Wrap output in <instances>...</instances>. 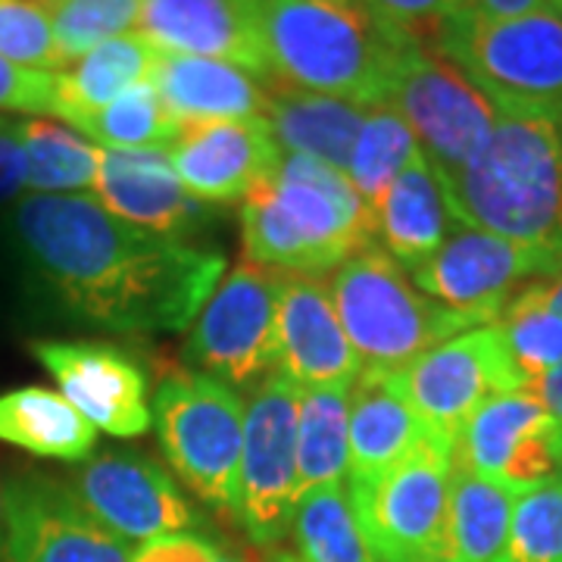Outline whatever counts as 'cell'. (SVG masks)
<instances>
[{"label":"cell","instance_id":"cell-46","mask_svg":"<svg viewBox=\"0 0 562 562\" xmlns=\"http://www.w3.org/2000/svg\"><path fill=\"white\" fill-rule=\"evenodd\" d=\"M0 538H3V484H0Z\"/></svg>","mask_w":562,"mask_h":562},{"label":"cell","instance_id":"cell-4","mask_svg":"<svg viewBox=\"0 0 562 562\" xmlns=\"http://www.w3.org/2000/svg\"><path fill=\"white\" fill-rule=\"evenodd\" d=\"M362 0H266L262 44L269 76L303 91L382 106L401 47Z\"/></svg>","mask_w":562,"mask_h":562},{"label":"cell","instance_id":"cell-35","mask_svg":"<svg viewBox=\"0 0 562 562\" xmlns=\"http://www.w3.org/2000/svg\"><path fill=\"white\" fill-rule=\"evenodd\" d=\"M50 16L63 66L81 60L103 41L128 35L140 22L144 0H38Z\"/></svg>","mask_w":562,"mask_h":562},{"label":"cell","instance_id":"cell-37","mask_svg":"<svg viewBox=\"0 0 562 562\" xmlns=\"http://www.w3.org/2000/svg\"><path fill=\"white\" fill-rule=\"evenodd\" d=\"M0 57L44 72L63 69L50 16L38 0H0Z\"/></svg>","mask_w":562,"mask_h":562},{"label":"cell","instance_id":"cell-43","mask_svg":"<svg viewBox=\"0 0 562 562\" xmlns=\"http://www.w3.org/2000/svg\"><path fill=\"white\" fill-rule=\"evenodd\" d=\"M531 397H538L543 409L553 416V419L562 422V366H557L550 375H543L541 382H535L531 387H525Z\"/></svg>","mask_w":562,"mask_h":562},{"label":"cell","instance_id":"cell-33","mask_svg":"<svg viewBox=\"0 0 562 562\" xmlns=\"http://www.w3.org/2000/svg\"><path fill=\"white\" fill-rule=\"evenodd\" d=\"M291 531L301 562H379L362 538L344 484L303 494Z\"/></svg>","mask_w":562,"mask_h":562},{"label":"cell","instance_id":"cell-49","mask_svg":"<svg viewBox=\"0 0 562 562\" xmlns=\"http://www.w3.org/2000/svg\"><path fill=\"white\" fill-rule=\"evenodd\" d=\"M262 3H266V0H262Z\"/></svg>","mask_w":562,"mask_h":562},{"label":"cell","instance_id":"cell-13","mask_svg":"<svg viewBox=\"0 0 562 562\" xmlns=\"http://www.w3.org/2000/svg\"><path fill=\"white\" fill-rule=\"evenodd\" d=\"M547 279L557 272L535 250L472 225H457L438 254L413 269V284L425 297L479 325L497 322L528 284Z\"/></svg>","mask_w":562,"mask_h":562},{"label":"cell","instance_id":"cell-14","mask_svg":"<svg viewBox=\"0 0 562 562\" xmlns=\"http://www.w3.org/2000/svg\"><path fill=\"white\" fill-rule=\"evenodd\" d=\"M76 501L125 543L191 531L201 522L194 506L160 462L135 450H106L79 462L66 479Z\"/></svg>","mask_w":562,"mask_h":562},{"label":"cell","instance_id":"cell-36","mask_svg":"<svg viewBox=\"0 0 562 562\" xmlns=\"http://www.w3.org/2000/svg\"><path fill=\"white\" fill-rule=\"evenodd\" d=\"M501 562H562V482L516 497Z\"/></svg>","mask_w":562,"mask_h":562},{"label":"cell","instance_id":"cell-6","mask_svg":"<svg viewBox=\"0 0 562 562\" xmlns=\"http://www.w3.org/2000/svg\"><path fill=\"white\" fill-rule=\"evenodd\" d=\"M431 47L457 63L497 113L562 122V16L553 7L516 20L465 10Z\"/></svg>","mask_w":562,"mask_h":562},{"label":"cell","instance_id":"cell-41","mask_svg":"<svg viewBox=\"0 0 562 562\" xmlns=\"http://www.w3.org/2000/svg\"><path fill=\"white\" fill-rule=\"evenodd\" d=\"M29 194V162L22 122L0 116V210L16 206Z\"/></svg>","mask_w":562,"mask_h":562},{"label":"cell","instance_id":"cell-30","mask_svg":"<svg viewBox=\"0 0 562 562\" xmlns=\"http://www.w3.org/2000/svg\"><path fill=\"white\" fill-rule=\"evenodd\" d=\"M66 125L101 150H169L179 135V122L166 110L154 81L125 91L101 110L72 116Z\"/></svg>","mask_w":562,"mask_h":562},{"label":"cell","instance_id":"cell-45","mask_svg":"<svg viewBox=\"0 0 562 562\" xmlns=\"http://www.w3.org/2000/svg\"><path fill=\"white\" fill-rule=\"evenodd\" d=\"M272 562H301V557H291V553H279Z\"/></svg>","mask_w":562,"mask_h":562},{"label":"cell","instance_id":"cell-32","mask_svg":"<svg viewBox=\"0 0 562 562\" xmlns=\"http://www.w3.org/2000/svg\"><path fill=\"white\" fill-rule=\"evenodd\" d=\"M419 154V140L413 138V132L394 110L369 106L347 162V179L369 213H375L387 188Z\"/></svg>","mask_w":562,"mask_h":562},{"label":"cell","instance_id":"cell-23","mask_svg":"<svg viewBox=\"0 0 562 562\" xmlns=\"http://www.w3.org/2000/svg\"><path fill=\"white\" fill-rule=\"evenodd\" d=\"M154 88L176 122L254 120L266 113L269 79L250 69L188 54H162L154 66Z\"/></svg>","mask_w":562,"mask_h":562},{"label":"cell","instance_id":"cell-31","mask_svg":"<svg viewBox=\"0 0 562 562\" xmlns=\"http://www.w3.org/2000/svg\"><path fill=\"white\" fill-rule=\"evenodd\" d=\"M22 122V144L29 162V194H79L94 188L101 147L60 122Z\"/></svg>","mask_w":562,"mask_h":562},{"label":"cell","instance_id":"cell-29","mask_svg":"<svg viewBox=\"0 0 562 562\" xmlns=\"http://www.w3.org/2000/svg\"><path fill=\"white\" fill-rule=\"evenodd\" d=\"M350 469V387H310L297 406V494L338 487Z\"/></svg>","mask_w":562,"mask_h":562},{"label":"cell","instance_id":"cell-38","mask_svg":"<svg viewBox=\"0 0 562 562\" xmlns=\"http://www.w3.org/2000/svg\"><path fill=\"white\" fill-rule=\"evenodd\" d=\"M375 22L391 35L419 44H435L453 16L472 10V0H362Z\"/></svg>","mask_w":562,"mask_h":562},{"label":"cell","instance_id":"cell-34","mask_svg":"<svg viewBox=\"0 0 562 562\" xmlns=\"http://www.w3.org/2000/svg\"><path fill=\"white\" fill-rule=\"evenodd\" d=\"M535 284H528L494 322L522 391L562 366V316L543 306Z\"/></svg>","mask_w":562,"mask_h":562},{"label":"cell","instance_id":"cell-9","mask_svg":"<svg viewBox=\"0 0 562 562\" xmlns=\"http://www.w3.org/2000/svg\"><path fill=\"white\" fill-rule=\"evenodd\" d=\"M453 447L428 435L379 479L347 484V497L379 562H443Z\"/></svg>","mask_w":562,"mask_h":562},{"label":"cell","instance_id":"cell-21","mask_svg":"<svg viewBox=\"0 0 562 562\" xmlns=\"http://www.w3.org/2000/svg\"><path fill=\"white\" fill-rule=\"evenodd\" d=\"M94 201L106 213L176 241H188L210 220L206 203L181 188L166 150H101Z\"/></svg>","mask_w":562,"mask_h":562},{"label":"cell","instance_id":"cell-39","mask_svg":"<svg viewBox=\"0 0 562 562\" xmlns=\"http://www.w3.org/2000/svg\"><path fill=\"white\" fill-rule=\"evenodd\" d=\"M0 110L57 116V72L29 69L0 57Z\"/></svg>","mask_w":562,"mask_h":562},{"label":"cell","instance_id":"cell-8","mask_svg":"<svg viewBox=\"0 0 562 562\" xmlns=\"http://www.w3.org/2000/svg\"><path fill=\"white\" fill-rule=\"evenodd\" d=\"M382 106L406 122L441 181H450L479 157L501 120L497 106L457 63L419 41H401Z\"/></svg>","mask_w":562,"mask_h":562},{"label":"cell","instance_id":"cell-16","mask_svg":"<svg viewBox=\"0 0 562 562\" xmlns=\"http://www.w3.org/2000/svg\"><path fill=\"white\" fill-rule=\"evenodd\" d=\"M3 562H132V547L103 528L66 487L47 475L3 484Z\"/></svg>","mask_w":562,"mask_h":562},{"label":"cell","instance_id":"cell-5","mask_svg":"<svg viewBox=\"0 0 562 562\" xmlns=\"http://www.w3.org/2000/svg\"><path fill=\"white\" fill-rule=\"evenodd\" d=\"M328 291L357 357L375 369H406L431 347L479 328L475 319L425 297L379 244L331 269Z\"/></svg>","mask_w":562,"mask_h":562},{"label":"cell","instance_id":"cell-25","mask_svg":"<svg viewBox=\"0 0 562 562\" xmlns=\"http://www.w3.org/2000/svg\"><path fill=\"white\" fill-rule=\"evenodd\" d=\"M366 113V103L316 94L269 79V101L262 120L269 122V132L281 150L347 172Z\"/></svg>","mask_w":562,"mask_h":562},{"label":"cell","instance_id":"cell-47","mask_svg":"<svg viewBox=\"0 0 562 562\" xmlns=\"http://www.w3.org/2000/svg\"><path fill=\"white\" fill-rule=\"evenodd\" d=\"M550 7H553V10L562 16V0H550Z\"/></svg>","mask_w":562,"mask_h":562},{"label":"cell","instance_id":"cell-18","mask_svg":"<svg viewBox=\"0 0 562 562\" xmlns=\"http://www.w3.org/2000/svg\"><path fill=\"white\" fill-rule=\"evenodd\" d=\"M166 154L181 188L201 203L244 201L281 162V147L262 116L181 122Z\"/></svg>","mask_w":562,"mask_h":562},{"label":"cell","instance_id":"cell-27","mask_svg":"<svg viewBox=\"0 0 562 562\" xmlns=\"http://www.w3.org/2000/svg\"><path fill=\"white\" fill-rule=\"evenodd\" d=\"M157 60L160 50L140 32L103 41L81 60L57 69V116L69 122L113 103L125 91L150 81Z\"/></svg>","mask_w":562,"mask_h":562},{"label":"cell","instance_id":"cell-10","mask_svg":"<svg viewBox=\"0 0 562 562\" xmlns=\"http://www.w3.org/2000/svg\"><path fill=\"white\" fill-rule=\"evenodd\" d=\"M284 272L235 266L191 322L181 357L232 387H254L276 372V310Z\"/></svg>","mask_w":562,"mask_h":562},{"label":"cell","instance_id":"cell-17","mask_svg":"<svg viewBox=\"0 0 562 562\" xmlns=\"http://www.w3.org/2000/svg\"><path fill=\"white\" fill-rule=\"evenodd\" d=\"M29 350L94 431L138 438L150 428L147 375L125 350L98 341H32Z\"/></svg>","mask_w":562,"mask_h":562},{"label":"cell","instance_id":"cell-44","mask_svg":"<svg viewBox=\"0 0 562 562\" xmlns=\"http://www.w3.org/2000/svg\"><path fill=\"white\" fill-rule=\"evenodd\" d=\"M535 291H538V297H541V303L547 310H553V313H560L562 316V272L557 279L538 281Z\"/></svg>","mask_w":562,"mask_h":562},{"label":"cell","instance_id":"cell-22","mask_svg":"<svg viewBox=\"0 0 562 562\" xmlns=\"http://www.w3.org/2000/svg\"><path fill=\"white\" fill-rule=\"evenodd\" d=\"M431 431L422 425L419 413L403 391L397 369L362 366L350 384V469L347 484L379 479L394 469Z\"/></svg>","mask_w":562,"mask_h":562},{"label":"cell","instance_id":"cell-40","mask_svg":"<svg viewBox=\"0 0 562 562\" xmlns=\"http://www.w3.org/2000/svg\"><path fill=\"white\" fill-rule=\"evenodd\" d=\"M132 562H247L238 557L222 553L216 543L194 531H179V535H162L154 541L140 543L132 553Z\"/></svg>","mask_w":562,"mask_h":562},{"label":"cell","instance_id":"cell-26","mask_svg":"<svg viewBox=\"0 0 562 562\" xmlns=\"http://www.w3.org/2000/svg\"><path fill=\"white\" fill-rule=\"evenodd\" d=\"M0 441L41 460L85 462L98 443V431L63 401L60 391L29 384L0 394Z\"/></svg>","mask_w":562,"mask_h":562},{"label":"cell","instance_id":"cell-2","mask_svg":"<svg viewBox=\"0 0 562 562\" xmlns=\"http://www.w3.org/2000/svg\"><path fill=\"white\" fill-rule=\"evenodd\" d=\"M460 225L535 250L562 272V128L547 116L501 113L494 135L443 181Z\"/></svg>","mask_w":562,"mask_h":562},{"label":"cell","instance_id":"cell-20","mask_svg":"<svg viewBox=\"0 0 562 562\" xmlns=\"http://www.w3.org/2000/svg\"><path fill=\"white\" fill-rule=\"evenodd\" d=\"M140 35L162 54H188L269 76L262 0H144Z\"/></svg>","mask_w":562,"mask_h":562},{"label":"cell","instance_id":"cell-42","mask_svg":"<svg viewBox=\"0 0 562 562\" xmlns=\"http://www.w3.org/2000/svg\"><path fill=\"white\" fill-rule=\"evenodd\" d=\"M543 7H550V0H472V10L487 20H516Z\"/></svg>","mask_w":562,"mask_h":562},{"label":"cell","instance_id":"cell-15","mask_svg":"<svg viewBox=\"0 0 562 562\" xmlns=\"http://www.w3.org/2000/svg\"><path fill=\"white\" fill-rule=\"evenodd\" d=\"M453 462L513 497L562 482V422L528 391L491 397L465 422Z\"/></svg>","mask_w":562,"mask_h":562},{"label":"cell","instance_id":"cell-48","mask_svg":"<svg viewBox=\"0 0 562 562\" xmlns=\"http://www.w3.org/2000/svg\"><path fill=\"white\" fill-rule=\"evenodd\" d=\"M560 128H562V122H560Z\"/></svg>","mask_w":562,"mask_h":562},{"label":"cell","instance_id":"cell-1","mask_svg":"<svg viewBox=\"0 0 562 562\" xmlns=\"http://www.w3.org/2000/svg\"><path fill=\"white\" fill-rule=\"evenodd\" d=\"M10 238L69 316L116 335L191 328L225 272L216 250L138 228L88 194H25L10 213Z\"/></svg>","mask_w":562,"mask_h":562},{"label":"cell","instance_id":"cell-3","mask_svg":"<svg viewBox=\"0 0 562 562\" xmlns=\"http://www.w3.org/2000/svg\"><path fill=\"white\" fill-rule=\"evenodd\" d=\"M375 244L372 213L347 172L288 154L241 206L244 262L276 272L322 276Z\"/></svg>","mask_w":562,"mask_h":562},{"label":"cell","instance_id":"cell-11","mask_svg":"<svg viewBox=\"0 0 562 562\" xmlns=\"http://www.w3.org/2000/svg\"><path fill=\"white\" fill-rule=\"evenodd\" d=\"M297 406L301 387L269 372L244 406V450L235 519L262 547L279 543L297 509Z\"/></svg>","mask_w":562,"mask_h":562},{"label":"cell","instance_id":"cell-24","mask_svg":"<svg viewBox=\"0 0 562 562\" xmlns=\"http://www.w3.org/2000/svg\"><path fill=\"white\" fill-rule=\"evenodd\" d=\"M457 225L447 188L425 154L403 169L372 213L375 241L409 272L431 260Z\"/></svg>","mask_w":562,"mask_h":562},{"label":"cell","instance_id":"cell-28","mask_svg":"<svg viewBox=\"0 0 562 562\" xmlns=\"http://www.w3.org/2000/svg\"><path fill=\"white\" fill-rule=\"evenodd\" d=\"M516 497L453 462L443 562H501Z\"/></svg>","mask_w":562,"mask_h":562},{"label":"cell","instance_id":"cell-7","mask_svg":"<svg viewBox=\"0 0 562 562\" xmlns=\"http://www.w3.org/2000/svg\"><path fill=\"white\" fill-rule=\"evenodd\" d=\"M162 457L203 503L235 516L244 403L232 384L198 369H169L154 394Z\"/></svg>","mask_w":562,"mask_h":562},{"label":"cell","instance_id":"cell-19","mask_svg":"<svg viewBox=\"0 0 562 562\" xmlns=\"http://www.w3.org/2000/svg\"><path fill=\"white\" fill-rule=\"evenodd\" d=\"M276 372L310 387H350L362 360L344 331L328 281L284 272L276 310Z\"/></svg>","mask_w":562,"mask_h":562},{"label":"cell","instance_id":"cell-12","mask_svg":"<svg viewBox=\"0 0 562 562\" xmlns=\"http://www.w3.org/2000/svg\"><path fill=\"white\" fill-rule=\"evenodd\" d=\"M397 375L422 425L453 450L465 422L484 403L522 391L494 322L431 347L406 369H397Z\"/></svg>","mask_w":562,"mask_h":562}]
</instances>
